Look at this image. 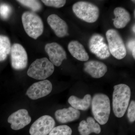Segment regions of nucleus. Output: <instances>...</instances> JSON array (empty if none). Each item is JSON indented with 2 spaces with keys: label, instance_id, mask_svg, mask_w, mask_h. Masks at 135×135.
Returning <instances> with one entry per match:
<instances>
[{
  "label": "nucleus",
  "instance_id": "obj_19",
  "mask_svg": "<svg viewBox=\"0 0 135 135\" xmlns=\"http://www.w3.org/2000/svg\"><path fill=\"white\" fill-rule=\"evenodd\" d=\"M92 97L90 94H86L83 99H80L75 96L72 95L69 98L68 102L73 108L76 110L85 111L90 106Z\"/></svg>",
  "mask_w": 135,
  "mask_h": 135
},
{
  "label": "nucleus",
  "instance_id": "obj_12",
  "mask_svg": "<svg viewBox=\"0 0 135 135\" xmlns=\"http://www.w3.org/2000/svg\"><path fill=\"white\" fill-rule=\"evenodd\" d=\"M31 118L29 116L28 111L22 109L15 112L10 115L8 122L11 124V127L13 130L22 129L31 123Z\"/></svg>",
  "mask_w": 135,
  "mask_h": 135
},
{
  "label": "nucleus",
  "instance_id": "obj_7",
  "mask_svg": "<svg viewBox=\"0 0 135 135\" xmlns=\"http://www.w3.org/2000/svg\"><path fill=\"white\" fill-rule=\"evenodd\" d=\"M88 46L90 51L100 59H106L110 55L108 45L101 35H92L89 41Z\"/></svg>",
  "mask_w": 135,
  "mask_h": 135
},
{
  "label": "nucleus",
  "instance_id": "obj_14",
  "mask_svg": "<svg viewBox=\"0 0 135 135\" xmlns=\"http://www.w3.org/2000/svg\"><path fill=\"white\" fill-rule=\"evenodd\" d=\"M84 71L93 78L103 77L107 71V67L104 63L97 60L87 61L84 64Z\"/></svg>",
  "mask_w": 135,
  "mask_h": 135
},
{
  "label": "nucleus",
  "instance_id": "obj_17",
  "mask_svg": "<svg viewBox=\"0 0 135 135\" xmlns=\"http://www.w3.org/2000/svg\"><path fill=\"white\" fill-rule=\"evenodd\" d=\"M68 48L71 55L77 60L87 61L89 59V56L84 46L77 41L70 42Z\"/></svg>",
  "mask_w": 135,
  "mask_h": 135
},
{
  "label": "nucleus",
  "instance_id": "obj_20",
  "mask_svg": "<svg viewBox=\"0 0 135 135\" xmlns=\"http://www.w3.org/2000/svg\"><path fill=\"white\" fill-rule=\"evenodd\" d=\"M11 50L9 38L5 35H0V62L4 61Z\"/></svg>",
  "mask_w": 135,
  "mask_h": 135
},
{
  "label": "nucleus",
  "instance_id": "obj_11",
  "mask_svg": "<svg viewBox=\"0 0 135 135\" xmlns=\"http://www.w3.org/2000/svg\"><path fill=\"white\" fill-rule=\"evenodd\" d=\"M50 60L54 65L60 66L63 60L67 59L65 51L60 44L56 42L47 44L45 47Z\"/></svg>",
  "mask_w": 135,
  "mask_h": 135
},
{
  "label": "nucleus",
  "instance_id": "obj_24",
  "mask_svg": "<svg viewBox=\"0 0 135 135\" xmlns=\"http://www.w3.org/2000/svg\"><path fill=\"white\" fill-rule=\"evenodd\" d=\"M42 2L46 6L56 8L64 7L66 3L65 0H43Z\"/></svg>",
  "mask_w": 135,
  "mask_h": 135
},
{
  "label": "nucleus",
  "instance_id": "obj_9",
  "mask_svg": "<svg viewBox=\"0 0 135 135\" xmlns=\"http://www.w3.org/2000/svg\"><path fill=\"white\" fill-rule=\"evenodd\" d=\"M55 120L49 115L40 117L32 124L29 129L31 135H47L55 127Z\"/></svg>",
  "mask_w": 135,
  "mask_h": 135
},
{
  "label": "nucleus",
  "instance_id": "obj_27",
  "mask_svg": "<svg viewBox=\"0 0 135 135\" xmlns=\"http://www.w3.org/2000/svg\"><path fill=\"white\" fill-rule=\"evenodd\" d=\"M135 25H134L133 26V32H134V33H135Z\"/></svg>",
  "mask_w": 135,
  "mask_h": 135
},
{
  "label": "nucleus",
  "instance_id": "obj_23",
  "mask_svg": "<svg viewBox=\"0 0 135 135\" xmlns=\"http://www.w3.org/2000/svg\"><path fill=\"white\" fill-rule=\"evenodd\" d=\"M12 12V8L10 5L6 3L0 4V16L3 19L8 18Z\"/></svg>",
  "mask_w": 135,
  "mask_h": 135
},
{
  "label": "nucleus",
  "instance_id": "obj_6",
  "mask_svg": "<svg viewBox=\"0 0 135 135\" xmlns=\"http://www.w3.org/2000/svg\"><path fill=\"white\" fill-rule=\"evenodd\" d=\"M106 36L110 53L119 60L123 59L127 55L124 42L118 31L110 29L107 31Z\"/></svg>",
  "mask_w": 135,
  "mask_h": 135
},
{
  "label": "nucleus",
  "instance_id": "obj_15",
  "mask_svg": "<svg viewBox=\"0 0 135 135\" xmlns=\"http://www.w3.org/2000/svg\"><path fill=\"white\" fill-rule=\"evenodd\" d=\"M80 116L79 111L72 107L56 111L55 116L57 120L61 123L71 122L78 119Z\"/></svg>",
  "mask_w": 135,
  "mask_h": 135
},
{
  "label": "nucleus",
  "instance_id": "obj_21",
  "mask_svg": "<svg viewBox=\"0 0 135 135\" xmlns=\"http://www.w3.org/2000/svg\"><path fill=\"white\" fill-rule=\"evenodd\" d=\"M17 1L25 7L31 9L34 12H37L41 10L42 8L41 3L38 1L19 0Z\"/></svg>",
  "mask_w": 135,
  "mask_h": 135
},
{
  "label": "nucleus",
  "instance_id": "obj_2",
  "mask_svg": "<svg viewBox=\"0 0 135 135\" xmlns=\"http://www.w3.org/2000/svg\"><path fill=\"white\" fill-rule=\"evenodd\" d=\"M92 114L96 120L101 125L106 124L110 113V102L109 97L101 93L95 94L92 101Z\"/></svg>",
  "mask_w": 135,
  "mask_h": 135
},
{
  "label": "nucleus",
  "instance_id": "obj_25",
  "mask_svg": "<svg viewBox=\"0 0 135 135\" xmlns=\"http://www.w3.org/2000/svg\"><path fill=\"white\" fill-rule=\"evenodd\" d=\"M127 117L131 123L135 120V102L131 101L128 108Z\"/></svg>",
  "mask_w": 135,
  "mask_h": 135
},
{
  "label": "nucleus",
  "instance_id": "obj_22",
  "mask_svg": "<svg viewBox=\"0 0 135 135\" xmlns=\"http://www.w3.org/2000/svg\"><path fill=\"white\" fill-rule=\"evenodd\" d=\"M72 130L69 126L61 125L53 128L49 135H71Z\"/></svg>",
  "mask_w": 135,
  "mask_h": 135
},
{
  "label": "nucleus",
  "instance_id": "obj_13",
  "mask_svg": "<svg viewBox=\"0 0 135 135\" xmlns=\"http://www.w3.org/2000/svg\"><path fill=\"white\" fill-rule=\"evenodd\" d=\"M48 23L56 35L62 38L68 35V27L66 22L55 14L50 15L47 19Z\"/></svg>",
  "mask_w": 135,
  "mask_h": 135
},
{
  "label": "nucleus",
  "instance_id": "obj_10",
  "mask_svg": "<svg viewBox=\"0 0 135 135\" xmlns=\"http://www.w3.org/2000/svg\"><path fill=\"white\" fill-rule=\"evenodd\" d=\"M52 90L51 82L49 80H43L32 84L27 90L26 94L30 99L36 100L47 95Z\"/></svg>",
  "mask_w": 135,
  "mask_h": 135
},
{
  "label": "nucleus",
  "instance_id": "obj_1",
  "mask_svg": "<svg viewBox=\"0 0 135 135\" xmlns=\"http://www.w3.org/2000/svg\"><path fill=\"white\" fill-rule=\"evenodd\" d=\"M131 91L130 88L124 84L114 86L113 94V109L114 115L120 118L126 113L130 101Z\"/></svg>",
  "mask_w": 135,
  "mask_h": 135
},
{
  "label": "nucleus",
  "instance_id": "obj_18",
  "mask_svg": "<svg viewBox=\"0 0 135 135\" xmlns=\"http://www.w3.org/2000/svg\"><path fill=\"white\" fill-rule=\"evenodd\" d=\"M115 18L113 19V25L118 29H122L130 22L131 16L129 12L123 7H117L114 10Z\"/></svg>",
  "mask_w": 135,
  "mask_h": 135
},
{
  "label": "nucleus",
  "instance_id": "obj_28",
  "mask_svg": "<svg viewBox=\"0 0 135 135\" xmlns=\"http://www.w3.org/2000/svg\"><path fill=\"white\" fill-rule=\"evenodd\" d=\"M133 1V2H134V3H135V1Z\"/></svg>",
  "mask_w": 135,
  "mask_h": 135
},
{
  "label": "nucleus",
  "instance_id": "obj_3",
  "mask_svg": "<svg viewBox=\"0 0 135 135\" xmlns=\"http://www.w3.org/2000/svg\"><path fill=\"white\" fill-rule=\"evenodd\" d=\"M22 19L25 31L31 38L36 40L43 33V22L36 13L26 11L22 15Z\"/></svg>",
  "mask_w": 135,
  "mask_h": 135
},
{
  "label": "nucleus",
  "instance_id": "obj_5",
  "mask_svg": "<svg viewBox=\"0 0 135 135\" xmlns=\"http://www.w3.org/2000/svg\"><path fill=\"white\" fill-rule=\"evenodd\" d=\"M73 11L79 18L89 23H93L98 19L99 8L95 4L86 1H79L73 6Z\"/></svg>",
  "mask_w": 135,
  "mask_h": 135
},
{
  "label": "nucleus",
  "instance_id": "obj_16",
  "mask_svg": "<svg viewBox=\"0 0 135 135\" xmlns=\"http://www.w3.org/2000/svg\"><path fill=\"white\" fill-rule=\"evenodd\" d=\"M78 130L81 135H89L93 133L99 134L101 132V128L94 118L89 117L87 118L86 121L83 120L81 121Z\"/></svg>",
  "mask_w": 135,
  "mask_h": 135
},
{
  "label": "nucleus",
  "instance_id": "obj_26",
  "mask_svg": "<svg viewBox=\"0 0 135 135\" xmlns=\"http://www.w3.org/2000/svg\"><path fill=\"white\" fill-rule=\"evenodd\" d=\"M128 48L131 51L133 58L135 59V39H132L128 42L127 43Z\"/></svg>",
  "mask_w": 135,
  "mask_h": 135
},
{
  "label": "nucleus",
  "instance_id": "obj_4",
  "mask_svg": "<svg viewBox=\"0 0 135 135\" xmlns=\"http://www.w3.org/2000/svg\"><path fill=\"white\" fill-rule=\"evenodd\" d=\"M55 66L46 57L36 59L30 65L27 74L38 80H45L53 74Z\"/></svg>",
  "mask_w": 135,
  "mask_h": 135
},
{
  "label": "nucleus",
  "instance_id": "obj_8",
  "mask_svg": "<svg viewBox=\"0 0 135 135\" xmlns=\"http://www.w3.org/2000/svg\"><path fill=\"white\" fill-rule=\"evenodd\" d=\"M12 67L16 70H23L26 68L28 63V57L25 49L21 44L15 43L11 50Z\"/></svg>",
  "mask_w": 135,
  "mask_h": 135
}]
</instances>
